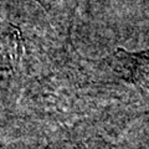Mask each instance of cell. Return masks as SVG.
<instances>
[{
    "instance_id": "6da1fadb",
    "label": "cell",
    "mask_w": 149,
    "mask_h": 149,
    "mask_svg": "<svg viewBox=\"0 0 149 149\" xmlns=\"http://www.w3.org/2000/svg\"><path fill=\"white\" fill-rule=\"evenodd\" d=\"M6 55L11 67H16L20 63L24 55V45L17 29H11L6 36Z\"/></svg>"
}]
</instances>
